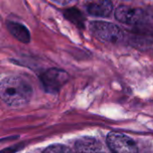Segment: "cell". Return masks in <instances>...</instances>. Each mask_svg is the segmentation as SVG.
<instances>
[{
    "instance_id": "10",
    "label": "cell",
    "mask_w": 153,
    "mask_h": 153,
    "mask_svg": "<svg viewBox=\"0 0 153 153\" xmlns=\"http://www.w3.org/2000/svg\"><path fill=\"white\" fill-rule=\"evenodd\" d=\"M44 153H75L71 149H69L68 147L65 146V145H61V144H56V145H51L49 147H48L45 151Z\"/></svg>"
},
{
    "instance_id": "1",
    "label": "cell",
    "mask_w": 153,
    "mask_h": 153,
    "mask_svg": "<svg viewBox=\"0 0 153 153\" xmlns=\"http://www.w3.org/2000/svg\"><path fill=\"white\" fill-rule=\"evenodd\" d=\"M32 96L30 85L20 77H7L0 82V99L8 106L22 107Z\"/></svg>"
},
{
    "instance_id": "7",
    "label": "cell",
    "mask_w": 153,
    "mask_h": 153,
    "mask_svg": "<svg viewBox=\"0 0 153 153\" xmlns=\"http://www.w3.org/2000/svg\"><path fill=\"white\" fill-rule=\"evenodd\" d=\"M113 9V4L108 1H99L90 3L87 6V11L91 15L98 17H108Z\"/></svg>"
},
{
    "instance_id": "6",
    "label": "cell",
    "mask_w": 153,
    "mask_h": 153,
    "mask_svg": "<svg viewBox=\"0 0 153 153\" xmlns=\"http://www.w3.org/2000/svg\"><path fill=\"white\" fill-rule=\"evenodd\" d=\"M75 153H106L101 144L95 139L83 137L75 143Z\"/></svg>"
},
{
    "instance_id": "9",
    "label": "cell",
    "mask_w": 153,
    "mask_h": 153,
    "mask_svg": "<svg viewBox=\"0 0 153 153\" xmlns=\"http://www.w3.org/2000/svg\"><path fill=\"white\" fill-rule=\"evenodd\" d=\"M67 19H69L71 22L76 23L77 25H81L82 23L83 18L82 16V13L76 10V9H69L65 12V14Z\"/></svg>"
},
{
    "instance_id": "3",
    "label": "cell",
    "mask_w": 153,
    "mask_h": 153,
    "mask_svg": "<svg viewBox=\"0 0 153 153\" xmlns=\"http://www.w3.org/2000/svg\"><path fill=\"white\" fill-rule=\"evenodd\" d=\"M107 145L111 153H139L137 145L130 137L117 132L108 134Z\"/></svg>"
},
{
    "instance_id": "8",
    "label": "cell",
    "mask_w": 153,
    "mask_h": 153,
    "mask_svg": "<svg viewBox=\"0 0 153 153\" xmlns=\"http://www.w3.org/2000/svg\"><path fill=\"white\" fill-rule=\"evenodd\" d=\"M7 28L11 34L16 38L19 41L23 43H29L30 40V35L28 29L19 22H7Z\"/></svg>"
},
{
    "instance_id": "2",
    "label": "cell",
    "mask_w": 153,
    "mask_h": 153,
    "mask_svg": "<svg viewBox=\"0 0 153 153\" xmlns=\"http://www.w3.org/2000/svg\"><path fill=\"white\" fill-rule=\"evenodd\" d=\"M90 29L99 39L105 42L117 43L123 37V33L119 27L107 22H92L90 23Z\"/></svg>"
},
{
    "instance_id": "5",
    "label": "cell",
    "mask_w": 153,
    "mask_h": 153,
    "mask_svg": "<svg viewBox=\"0 0 153 153\" xmlns=\"http://www.w3.org/2000/svg\"><path fill=\"white\" fill-rule=\"evenodd\" d=\"M144 14L145 13L142 9L127 5H120L117 8L115 13L117 21L130 25L140 23L144 18Z\"/></svg>"
},
{
    "instance_id": "4",
    "label": "cell",
    "mask_w": 153,
    "mask_h": 153,
    "mask_svg": "<svg viewBox=\"0 0 153 153\" xmlns=\"http://www.w3.org/2000/svg\"><path fill=\"white\" fill-rule=\"evenodd\" d=\"M68 74L65 71L51 68L47 70L40 76V81L44 89L50 93H56L68 81Z\"/></svg>"
}]
</instances>
